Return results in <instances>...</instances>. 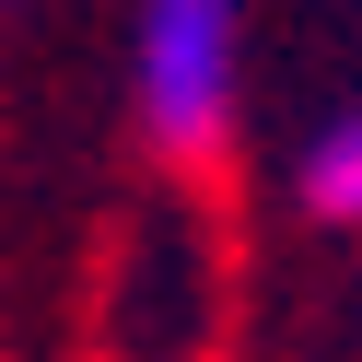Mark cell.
I'll use <instances>...</instances> for the list:
<instances>
[{
  "label": "cell",
  "mask_w": 362,
  "mask_h": 362,
  "mask_svg": "<svg viewBox=\"0 0 362 362\" xmlns=\"http://www.w3.org/2000/svg\"><path fill=\"white\" fill-rule=\"evenodd\" d=\"M234 35H245V0H141V129L152 152L175 164H211L222 129H234Z\"/></svg>",
  "instance_id": "6da1fadb"
},
{
  "label": "cell",
  "mask_w": 362,
  "mask_h": 362,
  "mask_svg": "<svg viewBox=\"0 0 362 362\" xmlns=\"http://www.w3.org/2000/svg\"><path fill=\"white\" fill-rule=\"evenodd\" d=\"M304 211H315V222H362V105L315 129V152H304Z\"/></svg>",
  "instance_id": "7a4b0ae2"
}]
</instances>
